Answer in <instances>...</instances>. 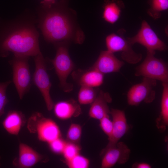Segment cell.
<instances>
[{
  "mask_svg": "<svg viewBox=\"0 0 168 168\" xmlns=\"http://www.w3.org/2000/svg\"><path fill=\"white\" fill-rule=\"evenodd\" d=\"M37 16L26 10L12 19L0 17V57L14 55L34 57L41 52Z\"/></svg>",
  "mask_w": 168,
  "mask_h": 168,
  "instance_id": "1",
  "label": "cell"
},
{
  "mask_svg": "<svg viewBox=\"0 0 168 168\" xmlns=\"http://www.w3.org/2000/svg\"><path fill=\"white\" fill-rule=\"evenodd\" d=\"M37 24L44 39L55 44L72 41L79 44L85 39L84 32L78 26L74 10L67 0L57 1L49 7L41 6L37 10Z\"/></svg>",
  "mask_w": 168,
  "mask_h": 168,
  "instance_id": "2",
  "label": "cell"
},
{
  "mask_svg": "<svg viewBox=\"0 0 168 168\" xmlns=\"http://www.w3.org/2000/svg\"><path fill=\"white\" fill-rule=\"evenodd\" d=\"M67 42H61L54 44L56 48L54 58L50 61L53 64L58 78L59 86L64 92H69L73 89V86L67 82L69 75L74 68V63L68 53Z\"/></svg>",
  "mask_w": 168,
  "mask_h": 168,
  "instance_id": "3",
  "label": "cell"
},
{
  "mask_svg": "<svg viewBox=\"0 0 168 168\" xmlns=\"http://www.w3.org/2000/svg\"><path fill=\"white\" fill-rule=\"evenodd\" d=\"M155 52L147 51L143 62L135 68V75L142 76L168 83V67L162 59L156 58Z\"/></svg>",
  "mask_w": 168,
  "mask_h": 168,
  "instance_id": "4",
  "label": "cell"
},
{
  "mask_svg": "<svg viewBox=\"0 0 168 168\" xmlns=\"http://www.w3.org/2000/svg\"><path fill=\"white\" fill-rule=\"evenodd\" d=\"M29 57L14 55L10 61L13 72V81L20 99L28 92L30 87V75L28 63Z\"/></svg>",
  "mask_w": 168,
  "mask_h": 168,
  "instance_id": "5",
  "label": "cell"
},
{
  "mask_svg": "<svg viewBox=\"0 0 168 168\" xmlns=\"http://www.w3.org/2000/svg\"><path fill=\"white\" fill-rule=\"evenodd\" d=\"M119 30V34L112 33L105 38L107 50L112 53H121L122 59L131 64H135L140 62L142 59L141 53L135 52L133 49L132 45L125 39L123 35L124 30Z\"/></svg>",
  "mask_w": 168,
  "mask_h": 168,
  "instance_id": "6",
  "label": "cell"
},
{
  "mask_svg": "<svg viewBox=\"0 0 168 168\" xmlns=\"http://www.w3.org/2000/svg\"><path fill=\"white\" fill-rule=\"evenodd\" d=\"M34 60L35 69L33 82L41 93L48 110L50 111L54 105L50 93L51 83L47 71L45 60L41 52L34 57Z\"/></svg>",
  "mask_w": 168,
  "mask_h": 168,
  "instance_id": "7",
  "label": "cell"
},
{
  "mask_svg": "<svg viewBox=\"0 0 168 168\" xmlns=\"http://www.w3.org/2000/svg\"><path fill=\"white\" fill-rule=\"evenodd\" d=\"M156 84V80L143 77L141 83L134 85L128 91L127 100L128 104L137 106L142 101L146 103L152 102L155 98L154 88Z\"/></svg>",
  "mask_w": 168,
  "mask_h": 168,
  "instance_id": "8",
  "label": "cell"
},
{
  "mask_svg": "<svg viewBox=\"0 0 168 168\" xmlns=\"http://www.w3.org/2000/svg\"><path fill=\"white\" fill-rule=\"evenodd\" d=\"M129 43L133 45L139 43L144 47L147 51L155 52L158 50L164 51L167 49L165 44L158 37L148 23L145 21H142L139 31L135 36L127 38Z\"/></svg>",
  "mask_w": 168,
  "mask_h": 168,
  "instance_id": "9",
  "label": "cell"
},
{
  "mask_svg": "<svg viewBox=\"0 0 168 168\" xmlns=\"http://www.w3.org/2000/svg\"><path fill=\"white\" fill-rule=\"evenodd\" d=\"M131 151L123 142H118L115 145L103 149L100 155L102 156L101 168H110L116 164H124L129 159Z\"/></svg>",
  "mask_w": 168,
  "mask_h": 168,
  "instance_id": "10",
  "label": "cell"
},
{
  "mask_svg": "<svg viewBox=\"0 0 168 168\" xmlns=\"http://www.w3.org/2000/svg\"><path fill=\"white\" fill-rule=\"evenodd\" d=\"M110 114L112 118L113 131L110 137L108 139L109 142L104 149L115 145L129 129V126L124 111L112 109Z\"/></svg>",
  "mask_w": 168,
  "mask_h": 168,
  "instance_id": "11",
  "label": "cell"
},
{
  "mask_svg": "<svg viewBox=\"0 0 168 168\" xmlns=\"http://www.w3.org/2000/svg\"><path fill=\"white\" fill-rule=\"evenodd\" d=\"M74 80L79 85L95 88L103 83L104 74L92 67L86 69H78L72 73Z\"/></svg>",
  "mask_w": 168,
  "mask_h": 168,
  "instance_id": "12",
  "label": "cell"
},
{
  "mask_svg": "<svg viewBox=\"0 0 168 168\" xmlns=\"http://www.w3.org/2000/svg\"><path fill=\"white\" fill-rule=\"evenodd\" d=\"M124 63L119 59L114 53L108 51H102L92 67L105 74L119 72Z\"/></svg>",
  "mask_w": 168,
  "mask_h": 168,
  "instance_id": "13",
  "label": "cell"
},
{
  "mask_svg": "<svg viewBox=\"0 0 168 168\" xmlns=\"http://www.w3.org/2000/svg\"><path fill=\"white\" fill-rule=\"evenodd\" d=\"M40 119L36 125V130L40 140L49 143L60 138V129L54 121L44 118Z\"/></svg>",
  "mask_w": 168,
  "mask_h": 168,
  "instance_id": "14",
  "label": "cell"
},
{
  "mask_svg": "<svg viewBox=\"0 0 168 168\" xmlns=\"http://www.w3.org/2000/svg\"><path fill=\"white\" fill-rule=\"evenodd\" d=\"M111 101L112 98L108 93L99 90L95 99L91 104L89 115L91 118L99 120L110 114L108 104Z\"/></svg>",
  "mask_w": 168,
  "mask_h": 168,
  "instance_id": "15",
  "label": "cell"
},
{
  "mask_svg": "<svg viewBox=\"0 0 168 168\" xmlns=\"http://www.w3.org/2000/svg\"><path fill=\"white\" fill-rule=\"evenodd\" d=\"M53 108L56 116L62 120L77 117L82 113L80 104L73 99L58 102Z\"/></svg>",
  "mask_w": 168,
  "mask_h": 168,
  "instance_id": "16",
  "label": "cell"
},
{
  "mask_svg": "<svg viewBox=\"0 0 168 168\" xmlns=\"http://www.w3.org/2000/svg\"><path fill=\"white\" fill-rule=\"evenodd\" d=\"M42 156L31 147L24 143L19 146L18 164L21 168L31 167L42 160Z\"/></svg>",
  "mask_w": 168,
  "mask_h": 168,
  "instance_id": "17",
  "label": "cell"
},
{
  "mask_svg": "<svg viewBox=\"0 0 168 168\" xmlns=\"http://www.w3.org/2000/svg\"><path fill=\"white\" fill-rule=\"evenodd\" d=\"M162 85L161 111L156 121L157 128L162 132L166 130L168 125V83H162Z\"/></svg>",
  "mask_w": 168,
  "mask_h": 168,
  "instance_id": "18",
  "label": "cell"
},
{
  "mask_svg": "<svg viewBox=\"0 0 168 168\" xmlns=\"http://www.w3.org/2000/svg\"><path fill=\"white\" fill-rule=\"evenodd\" d=\"M122 3L115 0H105L102 17L107 22L113 24L119 19Z\"/></svg>",
  "mask_w": 168,
  "mask_h": 168,
  "instance_id": "19",
  "label": "cell"
},
{
  "mask_svg": "<svg viewBox=\"0 0 168 168\" xmlns=\"http://www.w3.org/2000/svg\"><path fill=\"white\" fill-rule=\"evenodd\" d=\"M20 114L18 112H10L4 119L3 125L6 131L9 133L17 135L22 125V119Z\"/></svg>",
  "mask_w": 168,
  "mask_h": 168,
  "instance_id": "20",
  "label": "cell"
},
{
  "mask_svg": "<svg viewBox=\"0 0 168 168\" xmlns=\"http://www.w3.org/2000/svg\"><path fill=\"white\" fill-rule=\"evenodd\" d=\"M94 88L86 86H81L78 94L80 104H91L93 102L99 91Z\"/></svg>",
  "mask_w": 168,
  "mask_h": 168,
  "instance_id": "21",
  "label": "cell"
},
{
  "mask_svg": "<svg viewBox=\"0 0 168 168\" xmlns=\"http://www.w3.org/2000/svg\"><path fill=\"white\" fill-rule=\"evenodd\" d=\"M150 8L147 11V14L155 19L161 16V12L168 8V0H151Z\"/></svg>",
  "mask_w": 168,
  "mask_h": 168,
  "instance_id": "22",
  "label": "cell"
},
{
  "mask_svg": "<svg viewBox=\"0 0 168 168\" xmlns=\"http://www.w3.org/2000/svg\"><path fill=\"white\" fill-rule=\"evenodd\" d=\"M82 133L81 126L78 124H72L67 131L66 141L79 145Z\"/></svg>",
  "mask_w": 168,
  "mask_h": 168,
  "instance_id": "23",
  "label": "cell"
},
{
  "mask_svg": "<svg viewBox=\"0 0 168 168\" xmlns=\"http://www.w3.org/2000/svg\"><path fill=\"white\" fill-rule=\"evenodd\" d=\"M66 162L67 166L70 168H87L90 164L87 158L79 154Z\"/></svg>",
  "mask_w": 168,
  "mask_h": 168,
  "instance_id": "24",
  "label": "cell"
},
{
  "mask_svg": "<svg viewBox=\"0 0 168 168\" xmlns=\"http://www.w3.org/2000/svg\"><path fill=\"white\" fill-rule=\"evenodd\" d=\"M81 150L79 144L66 141L62 153L65 161L69 160L79 154Z\"/></svg>",
  "mask_w": 168,
  "mask_h": 168,
  "instance_id": "25",
  "label": "cell"
},
{
  "mask_svg": "<svg viewBox=\"0 0 168 168\" xmlns=\"http://www.w3.org/2000/svg\"><path fill=\"white\" fill-rule=\"evenodd\" d=\"M11 82L10 81L0 83V117L5 112V106L8 102L6 91L8 86Z\"/></svg>",
  "mask_w": 168,
  "mask_h": 168,
  "instance_id": "26",
  "label": "cell"
},
{
  "mask_svg": "<svg viewBox=\"0 0 168 168\" xmlns=\"http://www.w3.org/2000/svg\"><path fill=\"white\" fill-rule=\"evenodd\" d=\"M100 126L104 133L110 138L112 133L113 128L112 121L110 119L109 115H106L99 120Z\"/></svg>",
  "mask_w": 168,
  "mask_h": 168,
  "instance_id": "27",
  "label": "cell"
},
{
  "mask_svg": "<svg viewBox=\"0 0 168 168\" xmlns=\"http://www.w3.org/2000/svg\"><path fill=\"white\" fill-rule=\"evenodd\" d=\"M66 143V141L60 138H58L49 143L51 150L57 154L63 153Z\"/></svg>",
  "mask_w": 168,
  "mask_h": 168,
  "instance_id": "28",
  "label": "cell"
},
{
  "mask_svg": "<svg viewBox=\"0 0 168 168\" xmlns=\"http://www.w3.org/2000/svg\"><path fill=\"white\" fill-rule=\"evenodd\" d=\"M132 166L133 168H150L151 167L149 164L144 162H136Z\"/></svg>",
  "mask_w": 168,
  "mask_h": 168,
  "instance_id": "29",
  "label": "cell"
},
{
  "mask_svg": "<svg viewBox=\"0 0 168 168\" xmlns=\"http://www.w3.org/2000/svg\"><path fill=\"white\" fill-rule=\"evenodd\" d=\"M57 0H42L40 5L44 7H49L54 3Z\"/></svg>",
  "mask_w": 168,
  "mask_h": 168,
  "instance_id": "30",
  "label": "cell"
}]
</instances>
